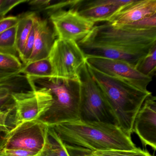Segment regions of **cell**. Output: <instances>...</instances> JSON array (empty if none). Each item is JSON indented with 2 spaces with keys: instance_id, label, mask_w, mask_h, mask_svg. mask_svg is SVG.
Returning a JSON list of instances; mask_svg holds the SVG:
<instances>
[{
  "instance_id": "15",
  "label": "cell",
  "mask_w": 156,
  "mask_h": 156,
  "mask_svg": "<svg viewBox=\"0 0 156 156\" xmlns=\"http://www.w3.org/2000/svg\"><path fill=\"white\" fill-rule=\"evenodd\" d=\"M31 89L30 83L24 75H18L0 83V111H13L12 94Z\"/></svg>"
},
{
  "instance_id": "2",
  "label": "cell",
  "mask_w": 156,
  "mask_h": 156,
  "mask_svg": "<svg viewBox=\"0 0 156 156\" xmlns=\"http://www.w3.org/2000/svg\"><path fill=\"white\" fill-rule=\"evenodd\" d=\"M66 145L97 151L133 150L131 136L115 124L79 120L48 125Z\"/></svg>"
},
{
  "instance_id": "7",
  "label": "cell",
  "mask_w": 156,
  "mask_h": 156,
  "mask_svg": "<svg viewBox=\"0 0 156 156\" xmlns=\"http://www.w3.org/2000/svg\"><path fill=\"white\" fill-rule=\"evenodd\" d=\"M31 89L12 94L14 102L15 126L31 120L40 119L51 108L53 98L50 90L44 87L37 88L31 83Z\"/></svg>"
},
{
  "instance_id": "5",
  "label": "cell",
  "mask_w": 156,
  "mask_h": 156,
  "mask_svg": "<svg viewBox=\"0 0 156 156\" xmlns=\"http://www.w3.org/2000/svg\"><path fill=\"white\" fill-rule=\"evenodd\" d=\"M80 84V119L115 124L108 103L89 73L86 62L79 73Z\"/></svg>"
},
{
  "instance_id": "13",
  "label": "cell",
  "mask_w": 156,
  "mask_h": 156,
  "mask_svg": "<svg viewBox=\"0 0 156 156\" xmlns=\"http://www.w3.org/2000/svg\"><path fill=\"white\" fill-rule=\"evenodd\" d=\"M156 14V0H132L112 16L108 22L120 27Z\"/></svg>"
},
{
  "instance_id": "31",
  "label": "cell",
  "mask_w": 156,
  "mask_h": 156,
  "mask_svg": "<svg viewBox=\"0 0 156 156\" xmlns=\"http://www.w3.org/2000/svg\"><path fill=\"white\" fill-rule=\"evenodd\" d=\"M21 74L20 71H9L0 69V83Z\"/></svg>"
},
{
  "instance_id": "8",
  "label": "cell",
  "mask_w": 156,
  "mask_h": 156,
  "mask_svg": "<svg viewBox=\"0 0 156 156\" xmlns=\"http://www.w3.org/2000/svg\"><path fill=\"white\" fill-rule=\"evenodd\" d=\"M48 125L41 119L16 125L4 136L2 149H21L41 154L47 136Z\"/></svg>"
},
{
  "instance_id": "10",
  "label": "cell",
  "mask_w": 156,
  "mask_h": 156,
  "mask_svg": "<svg viewBox=\"0 0 156 156\" xmlns=\"http://www.w3.org/2000/svg\"><path fill=\"white\" fill-rule=\"evenodd\" d=\"M86 62L105 74L125 80L143 90H147L148 86L152 81V78L140 73L135 66L124 61L87 56Z\"/></svg>"
},
{
  "instance_id": "25",
  "label": "cell",
  "mask_w": 156,
  "mask_h": 156,
  "mask_svg": "<svg viewBox=\"0 0 156 156\" xmlns=\"http://www.w3.org/2000/svg\"><path fill=\"white\" fill-rule=\"evenodd\" d=\"M28 1L29 0H3L0 8V19L5 18L6 14L16 6Z\"/></svg>"
},
{
  "instance_id": "29",
  "label": "cell",
  "mask_w": 156,
  "mask_h": 156,
  "mask_svg": "<svg viewBox=\"0 0 156 156\" xmlns=\"http://www.w3.org/2000/svg\"><path fill=\"white\" fill-rule=\"evenodd\" d=\"M28 2L31 9L37 11H45L51 5L52 1L51 0H29Z\"/></svg>"
},
{
  "instance_id": "6",
  "label": "cell",
  "mask_w": 156,
  "mask_h": 156,
  "mask_svg": "<svg viewBox=\"0 0 156 156\" xmlns=\"http://www.w3.org/2000/svg\"><path fill=\"white\" fill-rule=\"evenodd\" d=\"M52 68L51 78L79 81V73L86 57L77 42L57 39L48 56Z\"/></svg>"
},
{
  "instance_id": "1",
  "label": "cell",
  "mask_w": 156,
  "mask_h": 156,
  "mask_svg": "<svg viewBox=\"0 0 156 156\" xmlns=\"http://www.w3.org/2000/svg\"><path fill=\"white\" fill-rule=\"evenodd\" d=\"M77 43L86 57L120 60L136 67L156 44V29L138 30L105 22Z\"/></svg>"
},
{
  "instance_id": "18",
  "label": "cell",
  "mask_w": 156,
  "mask_h": 156,
  "mask_svg": "<svg viewBox=\"0 0 156 156\" xmlns=\"http://www.w3.org/2000/svg\"><path fill=\"white\" fill-rule=\"evenodd\" d=\"M40 156H70L66 144L53 128L49 126L45 145Z\"/></svg>"
},
{
  "instance_id": "24",
  "label": "cell",
  "mask_w": 156,
  "mask_h": 156,
  "mask_svg": "<svg viewBox=\"0 0 156 156\" xmlns=\"http://www.w3.org/2000/svg\"><path fill=\"white\" fill-rule=\"evenodd\" d=\"M34 34H35V31H34V26L30 34V36L27 39V41L24 45L22 55L20 59L22 62H23V66L26 65L28 63L32 54L34 47Z\"/></svg>"
},
{
  "instance_id": "23",
  "label": "cell",
  "mask_w": 156,
  "mask_h": 156,
  "mask_svg": "<svg viewBox=\"0 0 156 156\" xmlns=\"http://www.w3.org/2000/svg\"><path fill=\"white\" fill-rule=\"evenodd\" d=\"M122 27L138 30L156 29V14L145 17L136 22L120 27Z\"/></svg>"
},
{
  "instance_id": "17",
  "label": "cell",
  "mask_w": 156,
  "mask_h": 156,
  "mask_svg": "<svg viewBox=\"0 0 156 156\" xmlns=\"http://www.w3.org/2000/svg\"><path fill=\"white\" fill-rule=\"evenodd\" d=\"M20 72L30 82L51 79L52 76V68L48 58L29 63L23 66Z\"/></svg>"
},
{
  "instance_id": "22",
  "label": "cell",
  "mask_w": 156,
  "mask_h": 156,
  "mask_svg": "<svg viewBox=\"0 0 156 156\" xmlns=\"http://www.w3.org/2000/svg\"><path fill=\"white\" fill-rule=\"evenodd\" d=\"M92 154L96 156H153L147 151L138 148L133 150L97 151H92Z\"/></svg>"
},
{
  "instance_id": "19",
  "label": "cell",
  "mask_w": 156,
  "mask_h": 156,
  "mask_svg": "<svg viewBox=\"0 0 156 156\" xmlns=\"http://www.w3.org/2000/svg\"><path fill=\"white\" fill-rule=\"evenodd\" d=\"M139 73L146 76L151 77L156 74V44L153 46L148 53L141 59L136 66Z\"/></svg>"
},
{
  "instance_id": "32",
  "label": "cell",
  "mask_w": 156,
  "mask_h": 156,
  "mask_svg": "<svg viewBox=\"0 0 156 156\" xmlns=\"http://www.w3.org/2000/svg\"><path fill=\"white\" fill-rule=\"evenodd\" d=\"M1 132H0V150L1 149L2 147V144H3V140H4V136L1 135Z\"/></svg>"
},
{
  "instance_id": "28",
  "label": "cell",
  "mask_w": 156,
  "mask_h": 156,
  "mask_svg": "<svg viewBox=\"0 0 156 156\" xmlns=\"http://www.w3.org/2000/svg\"><path fill=\"white\" fill-rule=\"evenodd\" d=\"M70 156H96L92 154V151L80 147L66 145Z\"/></svg>"
},
{
  "instance_id": "21",
  "label": "cell",
  "mask_w": 156,
  "mask_h": 156,
  "mask_svg": "<svg viewBox=\"0 0 156 156\" xmlns=\"http://www.w3.org/2000/svg\"><path fill=\"white\" fill-rule=\"evenodd\" d=\"M23 66L18 56L7 53H0V69L20 71Z\"/></svg>"
},
{
  "instance_id": "26",
  "label": "cell",
  "mask_w": 156,
  "mask_h": 156,
  "mask_svg": "<svg viewBox=\"0 0 156 156\" xmlns=\"http://www.w3.org/2000/svg\"><path fill=\"white\" fill-rule=\"evenodd\" d=\"M0 152L2 156H40V153L21 149H2Z\"/></svg>"
},
{
  "instance_id": "9",
  "label": "cell",
  "mask_w": 156,
  "mask_h": 156,
  "mask_svg": "<svg viewBox=\"0 0 156 156\" xmlns=\"http://www.w3.org/2000/svg\"><path fill=\"white\" fill-rule=\"evenodd\" d=\"M57 39L76 42L86 37L95 23L83 17L76 9L61 10L48 14Z\"/></svg>"
},
{
  "instance_id": "4",
  "label": "cell",
  "mask_w": 156,
  "mask_h": 156,
  "mask_svg": "<svg viewBox=\"0 0 156 156\" xmlns=\"http://www.w3.org/2000/svg\"><path fill=\"white\" fill-rule=\"evenodd\" d=\"M50 90L53 103L40 119L48 125L80 119V84L79 81L51 78L34 81Z\"/></svg>"
},
{
  "instance_id": "3",
  "label": "cell",
  "mask_w": 156,
  "mask_h": 156,
  "mask_svg": "<svg viewBox=\"0 0 156 156\" xmlns=\"http://www.w3.org/2000/svg\"><path fill=\"white\" fill-rule=\"evenodd\" d=\"M86 63L90 74L108 103L115 125L131 136L135 118L146 98L152 94L151 92L105 74Z\"/></svg>"
},
{
  "instance_id": "33",
  "label": "cell",
  "mask_w": 156,
  "mask_h": 156,
  "mask_svg": "<svg viewBox=\"0 0 156 156\" xmlns=\"http://www.w3.org/2000/svg\"><path fill=\"white\" fill-rule=\"evenodd\" d=\"M0 53H3V52H0Z\"/></svg>"
},
{
  "instance_id": "11",
  "label": "cell",
  "mask_w": 156,
  "mask_h": 156,
  "mask_svg": "<svg viewBox=\"0 0 156 156\" xmlns=\"http://www.w3.org/2000/svg\"><path fill=\"white\" fill-rule=\"evenodd\" d=\"M143 145L156 149V98L149 96L137 114L132 128Z\"/></svg>"
},
{
  "instance_id": "14",
  "label": "cell",
  "mask_w": 156,
  "mask_h": 156,
  "mask_svg": "<svg viewBox=\"0 0 156 156\" xmlns=\"http://www.w3.org/2000/svg\"><path fill=\"white\" fill-rule=\"evenodd\" d=\"M34 26L35 31L34 47L27 64L48 58L56 40L53 30L50 27L47 20H42L36 15Z\"/></svg>"
},
{
  "instance_id": "16",
  "label": "cell",
  "mask_w": 156,
  "mask_h": 156,
  "mask_svg": "<svg viewBox=\"0 0 156 156\" xmlns=\"http://www.w3.org/2000/svg\"><path fill=\"white\" fill-rule=\"evenodd\" d=\"M36 15L34 12L19 15L16 31V50L20 59L22 55L24 45L33 28Z\"/></svg>"
},
{
  "instance_id": "12",
  "label": "cell",
  "mask_w": 156,
  "mask_h": 156,
  "mask_svg": "<svg viewBox=\"0 0 156 156\" xmlns=\"http://www.w3.org/2000/svg\"><path fill=\"white\" fill-rule=\"evenodd\" d=\"M132 1V0L83 1L77 10L80 15L95 23L108 22L124 6Z\"/></svg>"
},
{
  "instance_id": "27",
  "label": "cell",
  "mask_w": 156,
  "mask_h": 156,
  "mask_svg": "<svg viewBox=\"0 0 156 156\" xmlns=\"http://www.w3.org/2000/svg\"><path fill=\"white\" fill-rule=\"evenodd\" d=\"M19 17L9 16L0 19V34L18 24Z\"/></svg>"
},
{
  "instance_id": "20",
  "label": "cell",
  "mask_w": 156,
  "mask_h": 156,
  "mask_svg": "<svg viewBox=\"0 0 156 156\" xmlns=\"http://www.w3.org/2000/svg\"><path fill=\"white\" fill-rule=\"evenodd\" d=\"M17 25L0 34V52L18 56L16 50Z\"/></svg>"
},
{
  "instance_id": "30",
  "label": "cell",
  "mask_w": 156,
  "mask_h": 156,
  "mask_svg": "<svg viewBox=\"0 0 156 156\" xmlns=\"http://www.w3.org/2000/svg\"><path fill=\"white\" fill-rule=\"evenodd\" d=\"M12 112V111H0V132L6 134L10 130L7 122Z\"/></svg>"
}]
</instances>
